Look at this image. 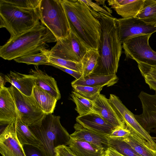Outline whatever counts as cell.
Instances as JSON below:
<instances>
[{
	"mask_svg": "<svg viewBox=\"0 0 156 156\" xmlns=\"http://www.w3.org/2000/svg\"><path fill=\"white\" fill-rule=\"evenodd\" d=\"M55 151L57 156H76L67 146H58L55 149Z\"/></svg>",
	"mask_w": 156,
	"mask_h": 156,
	"instance_id": "cell-37",
	"label": "cell"
},
{
	"mask_svg": "<svg viewBox=\"0 0 156 156\" xmlns=\"http://www.w3.org/2000/svg\"><path fill=\"white\" fill-rule=\"evenodd\" d=\"M49 63L71 69L82 74L81 63L65 60L50 55Z\"/></svg>",
	"mask_w": 156,
	"mask_h": 156,
	"instance_id": "cell-32",
	"label": "cell"
},
{
	"mask_svg": "<svg viewBox=\"0 0 156 156\" xmlns=\"http://www.w3.org/2000/svg\"><path fill=\"white\" fill-rule=\"evenodd\" d=\"M69 23L75 33L88 49L98 50L100 24L82 0H60Z\"/></svg>",
	"mask_w": 156,
	"mask_h": 156,
	"instance_id": "cell-2",
	"label": "cell"
},
{
	"mask_svg": "<svg viewBox=\"0 0 156 156\" xmlns=\"http://www.w3.org/2000/svg\"><path fill=\"white\" fill-rule=\"evenodd\" d=\"M119 78L116 74L111 75H92L85 77L82 76L71 83V85H79L94 87H109L116 83Z\"/></svg>",
	"mask_w": 156,
	"mask_h": 156,
	"instance_id": "cell-22",
	"label": "cell"
},
{
	"mask_svg": "<svg viewBox=\"0 0 156 156\" xmlns=\"http://www.w3.org/2000/svg\"><path fill=\"white\" fill-rule=\"evenodd\" d=\"M5 83L4 77V78L1 75L0 76V87L4 86Z\"/></svg>",
	"mask_w": 156,
	"mask_h": 156,
	"instance_id": "cell-41",
	"label": "cell"
},
{
	"mask_svg": "<svg viewBox=\"0 0 156 156\" xmlns=\"http://www.w3.org/2000/svg\"><path fill=\"white\" fill-rule=\"evenodd\" d=\"M20 116L13 98L9 87H0V124L14 123Z\"/></svg>",
	"mask_w": 156,
	"mask_h": 156,
	"instance_id": "cell-14",
	"label": "cell"
},
{
	"mask_svg": "<svg viewBox=\"0 0 156 156\" xmlns=\"http://www.w3.org/2000/svg\"><path fill=\"white\" fill-rule=\"evenodd\" d=\"M88 6L96 12H101L105 15L112 16L111 14L108 11L100 6L97 3H95L91 0H82Z\"/></svg>",
	"mask_w": 156,
	"mask_h": 156,
	"instance_id": "cell-36",
	"label": "cell"
},
{
	"mask_svg": "<svg viewBox=\"0 0 156 156\" xmlns=\"http://www.w3.org/2000/svg\"><path fill=\"white\" fill-rule=\"evenodd\" d=\"M68 148L76 156H105V151L87 142L71 137Z\"/></svg>",
	"mask_w": 156,
	"mask_h": 156,
	"instance_id": "cell-21",
	"label": "cell"
},
{
	"mask_svg": "<svg viewBox=\"0 0 156 156\" xmlns=\"http://www.w3.org/2000/svg\"><path fill=\"white\" fill-rule=\"evenodd\" d=\"M50 54V50L47 49L42 50L39 52L18 57L14 60L17 62L24 63L27 65H46L49 63Z\"/></svg>",
	"mask_w": 156,
	"mask_h": 156,
	"instance_id": "cell-25",
	"label": "cell"
},
{
	"mask_svg": "<svg viewBox=\"0 0 156 156\" xmlns=\"http://www.w3.org/2000/svg\"><path fill=\"white\" fill-rule=\"evenodd\" d=\"M130 134V132L126 127H119L115 128L108 137L122 138L127 136Z\"/></svg>",
	"mask_w": 156,
	"mask_h": 156,
	"instance_id": "cell-35",
	"label": "cell"
},
{
	"mask_svg": "<svg viewBox=\"0 0 156 156\" xmlns=\"http://www.w3.org/2000/svg\"><path fill=\"white\" fill-rule=\"evenodd\" d=\"M109 101L130 134L151 149L156 151V143L151 136L140 124L133 114L123 104L119 98L111 94Z\"/></svg>",
	"mask_w": 156,
	"mask_h": 156,
	"instance_id": "cell-7",
	"label": "cell"
},
{
	"mask_svg": "<svg viewBox=\"0 0 156 156\" xmlns=\"http://www.w3.org/2000/svg\"><path fill=\"white\" fill-rule=\"evenodd\" d=\"M120 138L127 142L141 156H156V151L152 150L142 144L130 134Z\"/></svg>",
	"mask_w": 156,
	"mask_h": 156,
	"instance_id": "cell-30",
	"label": "cell"
},
{
	"mask_svg": "<svg viewBox=\"0 0 156 156\" xmlns=\"http://www.w3.org/2000/svg\"><path fill=\"white\" fill-rule=\"evenodd\" d=\"M150 132L152 133L155 134V136H151V138L156 143V129L151 130Z\"/></svg>",
	"mask_w": 156,
	"mask_h": 156,
	"instance_id": "cell-42",
	"label": "cell"
},
{
	"mask_svg": "<svg viewBox=\"0 0 156 156\" xmlns=\"http://www.w3.org/2000/svg\"><path fill=\"white\" fill-rule=\"evenodd\" d=\"M14 126L16 136L23 147L24 145L28 144L40 148V142L30 130L28 126L22 121L20 116L14 122Z\"/></svg>",
	"mask_w": 156,
	"mask_h": 156,
	"instance_id": "cell-24",
	"label": "cell"
},
{
	"mask_svg": "<svg viewBox=\"0 0 156 156\" xmlns=\"http://www.w3.org/2000/svg\"><path fill=\"white\" fill-rule=\"evenodd\" d=\"M74 128L75 131L70 135L71 138L87 142L105 151L108 147V137L89 130L78 122Z\"/></svg>",
	"mask_w": 156,
	"mask_h": 156,
	"instance_id": "cell-18",
	"label": "cell"
},
{
	"mask_svg": "<svg viewBox=\"0 0 156 156\" xmlns=\"http://www.w3.org/2000/svg\"><path fill=\"white\" fill-rule=\"evenodd\" d=\"M152 34L139 36L122 43L126 55L125 60L130 58L136 62L156 65V52L151 47L149 39Z\"/></svg>",
	"mask_w": 156,
	"mask_h": 156,
	"instance_id": "cell-8",
	"label": "cell"
},
{
	"mask_svg": "<svg viewBox=\"0 0 156 156\" xmlns=\"http://www.w3.org/2000/svg\"><path fill=\"white\" fill-rule=\"evenodd\" d=\"M119 40L122 43L137 36L152 34L156 32V25L147 24L136 17L115 19Z\"/></svg>",
	"mask_w": 156,
	"mask_h": 156,
	"instance_id": "cell-11",
	"label": "cell"
},
{
	"mask_svg": "<svg viewBox=\"0 0 156 156\" xmlns=\"http://www.w3.org/2000/svg\"><path fill=\"white\" fill-rule=\"evenodd\" d=\"M9 3L16 6L27 8L39 7L41 0H7Z\"/></svg>",
	"mask_w": 156,
	"mask_h": 156,
	"instance_id": "cell-33",
	"label": "cell"
},
{
	"mask_svg": "<svg viewBox=\"0 0 156 156\" xmlns=\"http://www.w3.org/2000/svg\"><path fill=\"white\" fill-rule=\"evenodd\" d=\"M154 94L143 91L138 95L142 108L139 115H134L136 119L141 126L147 132L156 129V91Z\"/></svg>",
	"mask_w": 156,
	"mask_h": 156,
	"instance_id": "cell-12",
	"label": "cell"
},
{
	"mask_svg": "<svg viewBox=\"0 0 156 156\" xmlns=\"http://www.w3.org/2000/svg\"><path fill=\"white\" fill-rule=\"evenodd\" d=\"M57 38L41 22L31 29L12 38L0 47V56L11 60L47 49L48 43L56 42Z\"/></svg>",
	"mask_w": 156,
	"mask_h": 156,
	"instance_id": "cell-3",
	"label": "cell"
},
{
	"mask_svg": "<svg viewBox=\"0 0 156 156\" xmlns=\"http://www.w3.org/2000/svg\"><path fill=\"white\" fill-rule=\"evenodd\" d=\"M135 17L147 24L156 25V0H144L142 8Z\"/></svg>",
	"mask_w": 156,
	"mask_h": 156,
	"instance_id": "cell-26",
	"label": "cell"
},
{
	"mask_svg": "<svg viewBox=\"0 0 156 156\" xmlns=\"http://www.w3.org/2000/svg\"><path fill=\"white\" fill-rule=\"evenodd\" d=\"M76 120L84 128L107 137L110 136L112 130L116 128L94 112L79 115L76 118Z\"/></svg>",
	"mask_w": 156,
	"mask_h": 156,
	"instance_id": "cell-15",
	"label": "cell"
},
{
	"mask_svg": "<svg viewBox=\"0 0 156 156\" xmlns=\"http://www.w3.org/2000/svg\"><path fill=\"white\" fill-rule=\"evenodd\" d=\"M56 156H57L56 154Z\"/></svg>",
	"mask_w": 156,
	"mask_h": 156,
	"instance_id": "cell-43",
	"label": "cell"
},
{
	"mask_svg": "<svg viewBox=\"0 0 156 156\" xmlns=\"http://www.w3.org/2000/svg\"><path fill=\"white\" fill-rule=\"evenodd\" d=\"M73 91L83 97L94 101L100 94L103 87L74 85Z\"/></svg>",
	"mask_w": 156,
	"mask_h": 156,
	"instance_id": "cell-31",
	"label": "cell"
},
{
	"mask_svg": "<svg viewBox=\"0 0 156 156\" xmlns=\"http://www.w3.org/2000/svg\"><path fill=\"white\" fill-rule=\"evenodd\" d=\"M0 153L2 156H26L16 136L14 123L7 125L0 134Z\"/></svg>",
	"mask_w": 156,
	"mask_h": 156,
	"instance_id": "cell-13",
	"label": "cell"
},
{
	"mask_svg": "<svg viewBox=\"0 0 156 156\" xmlns=\"http://www.w3.org/2000/svg\"><path fill=\"white\" fill-rule=\"evenodd\" d=\"M97 19L100 24V40L98 48V57L91 74H116L122 53V45L118 36L116 18L99 12Z\"/></svg>",
	"mask_w": 156,
	"mask_h": 156,
	"instance_id": "cell-1",
	"label": "cell"
},
{
	"mask_svg": "<svg viewBox=\"0 0 156 156\" xmlns=\"http://www.w3.org/2000/svg\"><path fill=\"white\" fill-rule=\"evenodd\" d=\"M98 57V50L90 49L87 50L81 62L83 77H85L92 73L97 64Z\"/></svg>",
	"mask_w": 156,
	"mask_h": 156,
	"instance_id": "cell-27",
	"label": "cell"
},
{
	"mask_svg": "<svg viewBox=\"0 0 156 156\" xmlns=\"http://www.w3.org/2000/svg\"><path fill=\"white\" fill-rule=\"evenodd\" d=\"M30 74L34 78L36 85L48 92L58 100L61 95L56 81L52 76L40 69L38 66L35 65L34 69H31Z\"/></svg>",
	"mask_w": 156,
	"mask_h": 156,
	"instance_id": "cell-20",
	"label": "cell"
},
{
	"mask_svg": "<svg viewBox=\"0 0 156 156\" xmlns=\"http://www.w3.org/2000/svg\"><path fill=\"white\" fill-rule=\"evenodd\" d=\"M71 96L76 105L75 110L79 116L93 112V101L83 97L74 91L72 92Z\"/></svg>",
	"mask_w": 156,
	"mask_h": 156,
	"instance_id": "cell-29",
	"label": "cell"
},
{
	"mask_svg": "<svg viewBox=\"0 0 156 156\" xmlns=\"http://www.w3.org/2000/svg\"><path fill=\"white\" fill-rule=\"evenodd\" d=\"M4 78L5 82L10 83L23 94L31 96L33 88L36 85L34 78L32 75L10 71L5 75Z\"/></svg>",
	"mask_w": 156,
	"mask_h": 156,
	"instance_id": "cell-17",
	"label": "cell"
},
{
	"mask_svg": "<svg viewBox=\"0 0 156 156\" xmlns=\"http://www.w3.org/2000/svg\"><path fill=\"white\" fill-rule=\"evenodd\" d=\"M41 18L39 7H21L0 0V27L8 31L10 38L32 28L40 22Z\"/></svg>",
	"mask_w": 156,
	"mask_h": 156,
	"instance_id": "cell-5",
	"label": "cell"
},
{
	"mask_svg": "<svg viewBox=\"0 0 156 156\" xmlns=\"http://www.w3.org/2000/svg\"><path fill=\"white\" fill-rule=\"evenodd\" d=\"M46 65L53 66L55 68L60 69L62 71L71 75L76 78V80L79 79L82 76V74L80 72L59 66L50 63H48Z\"/></svg>",
	"mask_w": 156,
	"mask_h": 156,
	"instance_id": "cell-38",
	"label": "cell"
},
{
	"mask_svg": "<svg viewBox=\"0 0 156 156\" xmlns=\"http://www.w3.org/2000/svg\"><path fill=\"white\" fill-rule=\"evenodd\" d=\"M93 110L115 127H126L125 123L121 119L108 99L104 95L100 94L94 101Z\"/></svg>",
	"mask_w": 156,
	"mask_h": 156,
	"instance_id": "cell-16",
	"label": "cell"
},
{
	"mask_svg": "<svg viewBox=\"0 0 156 156\" xmlns=\"http://www.w3.org/2000/svg\"><path fill=\"white\" fill-rule=\"evenodd\" d=\"M31 95L45 114L54 112L58 100L50 93L35 85Z\"/></svg>",
	"mask_w": 156,
	"mask_h": 156,
	"instance_id": "cell-23",
	"label": "cell"
},
{
	"mask_svg": "<svg viewBox=\"0 0 156 156\" xmlns=\"http://www.w3.org/2000/svg\"><path fill=\"white\" fill-rule=\"evenodd\" d=\"M88 49L72 31L66 37L57 40L50 50V55L65 60L81 63Z\"/></svg>",
	"mask_w": 156,
	"mask_h": 156,
	"instance_id": "cell-9",
	"label": "cell"
},
{
	"mask_svg": "<svg viewBox=\"0 0 156 156\" xmlns=\"http://www.w3.org/2000/svg\"><path fill=\"white\" fill-rule=\"evenodd\" d=\"M145 83L148 85L150 89L156 91V81L147 78H144Z\"/></svg>",
	"mask_w": 156,
	"mask_h": 156,
	"instance_id": "cell-40",
	"label": "cell"
},
{
	"mask_svg": "<svg viewBox=\"0 0 156 156\" xmlns=\"http://www.w3.org/2000/svg\"><path fill=\"white\" fill-rule=\"evenodd\" d=\"M144 0H108V5L122 18L135 17L142 8Z\"/></svg>",
	"mask_w": 156,
	"mask_h": 156,
	"instance_id": "cell-19",
	"label": "cell"
},
{
	"mask_svg": "<svg viewBox=\"0 0 156 156\" xmlns=\"http://www.w3.org/2000/svg\"><path fill=\"white\" fill-rule=\"evenodd\" d=\"M39 9L41 22L57 40L69 35L70 28L60 0H41Z\"/></svg>",
	"mask_w": 156,
	"mask_h": 156,
	"instance_id": "cell-6",
	"label": "cell"
},
{
	"mask_svg": "<svg viewBox=\"0 0 156 156\" xmlns=\"http://www.w3.org/2000/svg\"><path fill=\"white\" fill-rule=\"evenodd\" d=\"M23 148L26 156H46L39 148L30 145H24Z\"/></svg>",
	"mask_w": 156,
	"mask_h": 156,
	"instance_id": "cell-34",
	"label": "cell"
},
{
	"mask_svg": "<svg viewBox=\"0 0 156 156\" xmlns=\"http://www.w3.org/2000/svg\"><path fill=\"white\" fill-rule=\"evenodd\" d=\"M108 147H111L124 156H141L127 142L120 138L108 137Z\"/></svg>",
	"mask_w": 156,
	"mask_h": 156,
	"instance_id": "cell-28",
	"label": "cell"
},
{
	"mask_svg": "<svg viewBox=\"0 0 156 156\" xmlns=\"http://www.w3.org/2000/svg\"><path fill=\"white\" fill-rule=\"evenodd\" d=\"M22 121L29 126L41 119L45 115L34 98L27 96L12 85L9 87Z\"/></svg>",
	"mask_w": 156,
	"mask_h": 156,
	"instance_id": "cell-10",
	"label": "cell"
},
{
	"mask_svg": "<svg viewBox=\"0 0 156 156\" xmlns=\"http://www.w3.org/2000/svg\"><path fill=\"white\" fill-rule=\"evenodd\" d=\"M105 156H124L113 148L108 147L105 151Z\"/></svg>",
	"mask_w": 156,
	"mask_h": 156,
	"instance_id": "cell-39",
	"label": "cell"
},
{
	"mask_svg": "<svg viewBox=\"0 0 156 156\" xmlns=\"http://www.w3.org/2000/svg\"><path fill=\"white\" fill-rule=\"evenodd\" d=\"M60 117L46 114L41 119L28 126L39 141L40 149L46 156H56L55 149L69 145L71 136L62 126Z\"/></svg>",
	"mask_w": 156,
	"mask_h": 156,
	"instance_id": "cell-4",
	"label": "cell"
}]
</instances>
